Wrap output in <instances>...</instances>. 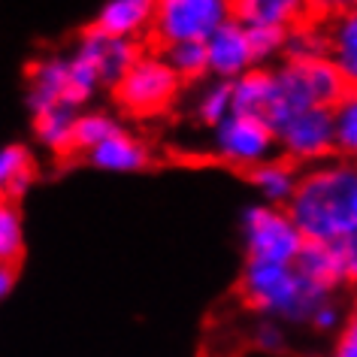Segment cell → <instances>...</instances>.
Listing matches in <instances>:
<instances>
[{
	"label": "cell",
	"instance_id": "obj_1",
	"mask_svg": "<svg viewBox=\"0 0 357 357\" xmlns=\"http://www.w3.org/2000/svg\"><path fill=\"white\" fill-rule=\"evenodd\" d=\"M288 212L309 243H345L357 230V164L339 158L306 167Z\"/></svg>",
	"mask_w": 357,
	"mask_h": 357
},
{
	"label": "cell",
	"instance_id": "obj_2",
	"mask_svg": "<svg viewBox=\"0 0 357 357\" xmlns=\"http://www.w3.org/2000/svg\"><path fill=\"white\" fill-rule=\"evenodd\" d=\"M239 297L261 318L282 324H306L333 294L318 288L297 264H245L239 275Z\"/></svg>",
	"mask_w": 357,
	"mask_h": 357
},
{
	"label": "cell",
	"instance_id": "obj_3",
	"mask_svg": "<svg viewBox=\"0 0 357 357\" xmlns=\"http://www.w3.org/2000/svg\"><path fill=\"white\" fill-rule=\"evenodd\" d=\"M275 85L279 97L270 124L300 109H333L348 91L342 73L330 58H284L275 64Z\"/></svg>",
	"mask_w": 357,
	"mask_h": 357
},
{
	"label": "cell",
	"instance_id": "obj_4",
	"mask_svg": "<svg viewBox=\"0 0 357 357\" xmlns=\"http://www.w3.org/2000/svg\"><path fill=\"white\" fill-rule=\"evenodd\" d=\"M182 79L160 52H142L139 61L124 73L112 88V100L124 115L133 119H155L173 109L182 94Z\"/></svg>",
	"mask_w": 357,
	"mask_h": 357
},
{
	"label": "cell",
	"instance_id": "obj_5",
	"mask_svg": "<svg viewBox=\"0 0 357 357\" xmlns=\"http://www.w3.org/2000/svg\"><path fill=\"white\" fill-rule=\"evenodd\" d=\"M239 239H243L245 264H297L309 239L303 236L288 206L257 200L239 215Z\"/></svg>",
	"mask_w": 357,
	"mask_h": 357
},
{
	"label": "cell",
	"instance_id": "obj_6",
	"mask_svg": "<svg viewBox=\"0 0 357 357\" xmlns=\"http://www.w3.org/2000/svg\"><path fill=\"white\" fill-rule=\"evenodd\" d=\"M234 15V0H160L151 37L160 49L176 43H206Z\"/></svg>",
	"mask_w": 357,
	"mask_h": 357
},
{
	"label": "cell",
	"instance_id": "obj_7",
	"mask_svg": "<svg viewBox=\"0 0 357 357\" xmlns=\"http://www.w3.org/2000/svg\"><path fill=\"white\" fill-rule=\"evenodd\" d=\"M212 155L221 164L252 173L255 167L279 155V137H275L273 124L261 115L234 112L212 130Z\"/></svg>",
	"mask_w": 357,
	"mask_h": 357
},
{
	"label": "cell",
	"instance_id": "obj_8",
	"mask_svg": "<svg viewBox=\"0 0 357 357\" xmlns=\"http://www.w3.org/2000/svg\"><path fill=\"white\" fill-rule=\"evenodd\" d=\"M279 137V155L294 164H324L336 155L333 109H300L273 124Z\"/></svg>",
	"mask_w": 357,
	"mask_h": 357
},
{
	"label": "cell",
	"instance_id": "obj_9",
	"mask_svg": "<svg viewBox=\"0 0 357 357\" xmlns=\"http://www.w3.org/2000/svg\"><path fill=\"white\" fill-rule=\"evenodd\" d=\"M70 52H73L76 58H82L85 64L94 70V76L103 82V88H115V82H119L142 55L139 43L109 37V33H103L97 28H88L82 37L73 43Z\"/></svg>",
	"mask_w": 357,
	"mask_h": 357
},
{
	"label": "cell",
	"instance_id": "obj_10",
	"mask_svg": "<svg viewBox=\"0 0 357 357\" xmlns=\"http://www.w3.org/2000/svg\"><path fill=\"white\" fill-rule=\"evenodd\" d=\"M24 103L31 115L55 109V106H73V73H70V55H43L31 64L24 79Z\"/></svg>",
	"mask_w": 357,
	"mask_h": 357
},
{
	"label": "cell",
	"instance_id": "obj_11",
	"mask_svg": "<svg viewBox=\"0 0 357 357\" xmlns=\"http://www.w3.org/2000/svg\"><path fill=\"white\" fill-rule=\"evenodd\" d=\"M206 55H209V79L234 82V79L257 67V55L252 46V28L239 19H230L225 28H218L206 40Z\"/></svg>",
	"mask_w": 357,
	"mask_h": 357
},
{
	"label": "cell",
	"instance_id": "obj_12",
	"mask_svg": "<svg viewBox=\"0 0 357 357\" xmlns=\"http://www.w3.org/2000/svg\"><path fill=\"white\" fill-rule=\"evenodd\" d=\"M158 6H160V0H103L91 28L109 33V37H119V40L139 43V37L155 31Z\"/></svg>",
	"mask_w": 357,
	"mask_h": 357
},
{
	"label": "cell",
	"instance_id": "obj_13",
	"mask_svg": "<svg viewBox=\"0 0 357 357\" xmlns=\"http://www.w3.org/2000/svg\"><path fill=\"white\" fill-rule=\"evenodd\" d=\"M88 164L100 173H115V176H130V173H142L151 160V151L146 146V139L137 133L119 128L109 139H103L97 149L88 151Z\"/></svg>",
	"mask_w": 357,
	"mask_h": 357
},
{
	"label": "cell",
	"instance_id": "obj_14",
	"mask_svg": "<svg viewBox=\"0 0 357 357\" xmlns=\"http://www.w3.org/2000/svg\"><path fill=\"white\" fill-rule=\"evenodd\" d=\"M234 15L248 28H297L312 15V0H234Z\"/></svg>",
	"mask_w": 357,
	"mask_h": 357
},
{
	"label": "cell",
	"instance_id": "obj_15",
	"mask_svg": "<svg viewBox=\"0 0 357 357\" xmlns=\"http://www.w3.org/2000/svg\"><path fill=\"white\" fill-rule=\"evenodd\" d=\"M297 266L327 294H336L342 284H348L345 257L339 243H306L297 257Z\"/></svg>",
	"mask_w": 357,
	"mask_h": 357
},
{
	"label": "cell",
	"instance_id": "obj_16",
	"mask_svg": "<svg viewBox=\"0 0 357 357\" xmlns=\"http://www.w3.org/2000/svg\"><path fill=\"white\" fill-rule=\"evenodd\" d=\"M275 97H279V85H275V67H255L234 79V103L236 112L261 115L270 121L275 109Z\"/></svg>",
	"mask_w": 357,
	"mask_h": 357
},
{
	"label": "cell",
	"instance_id": "obj_17",
	"mask_svg": "<svg viewBox=\"0 0 357 357\" xmlns=\"http://www.w3.org/2000/svg\"><path fill=\"white\" fill-rule=\"evenodd\" d=\"M324 24H327V58L342 73L345 85L357 91V6Z\"/></svg>",
	"mask_w": 357,
	"mask_h": 357
},
{
	"label": "cell",
	"instance_id": "obj_18",
	"mask_svg": "<svg viewBox=\"0 0 357 357\" xmlns=\"http://www.w3.org/2000/svg\"><path fill=\"white\" fill-rule=\"evenodd\" d=\"M248 176H252L257 200L273 203V206H288L291 197H294V191H297V185H300L297 164L288 160V158H282V155H275L273 160L255 167Z\"/></svg>",
	"mask_w": 357,
	"mask_h": 357
},
{
	"label": "cell",
	"instance_id": "obj_19",
	"mask_svg": "<svg viewBox=\"0 0 357 357\" xmlns=\"http://www.w3.org/2000/svg\"><path fill=\"white\" fill-rule=\"evenodd\" d=\"M37 173L40 164L33 151L24 142H6L0 151V191H3V197L19 203V197H24L33 188Z\"/></svg>",
	"mask_w": 357,
	"mask_h": 357
},
{
	"label": "cell",
	"instance_id": "obj_20",
	"mask_svg": "<svg viewBox=\"0 0 357 357\" xmlns=\"http://www.w3.org/2000/svg\"><path fill=\"white\" fill-rule=\"evenodd\" d=\"M76 115L79 109L73 106H55L33 115V139L40 142V149L58 158L76 151Z\"/></svg>",
	"mask_w": 357,
	"mask_h": 357
},
{
	"label": "cell",
	"instance_id": "obj_21",
	"mask_svg": "<svg viewBox=\"0 0 357 357\" xmlns=\"http://www.w3.org/2000/svg\"><path fill=\"white\" fill-rule=\"evenodd\" d=\"M234 112H236L234 82H225V79H206V82H200L197 94H194V106H191V115L200 128L215 130Z\"/></svg>",
	"mask_w": 357,
	"mask_h": 357
},
{
	"label": "cell",
	"instance_id": "obj_22",
	"mask_svg": "<svg viewBox=\"0 0 357 357\" xmlns=\"http://www.w3.org/2000/svg\"><path fill=\"white\" fill-rule=\"evenodd\" d=\"M164 55L182 82H206L209 79L206 43H176V46L164 49Z\"/></svg>",
	"mask_w": 357,
	"mask_h": 357
},
{
	"label": "cell",
	"instance_id": "obj_23",
	"mask_svg": "<svg viewBox=\"0 0 357 357\" xmlns=\"http://www.w3.org/2000/svg\"><path fill=\"white\" fill-rule=\"evenodd\" d=\"M121 124L115 121L112 112L106 109H79L76 115V151L79 155H88L91 149H97L103 139H109Z\"/></svg>",
	"mask_w": 357,
	"mask_h": 357
},
{
	"label": "cell",
	"instance_id": "obj_24",
	"mask_svg": "<svg viewBox=\"0 0 357 357\" xmlns=\"http://www.w3.org/2000/svg\"><path fill=\"white\" fill-rule=\"evenodd\" d=\"M284 58L303 61V58H327V24L318 19H306L297 28L288 31V46Z\"/></svg>",
	"mask_w": 357,
	"mask_h": 357
},
{
	"label": "cell",
	"instance_id": "obj_25",
	"mask_svg": "<svg viewBox=\"0 0 357 357\" xmlns=\"http://www.w3.org/2000/svg\"><path fill=\"white\" fill-rule=\"evenodd\" d=\"M333 128H336V155L357 164V91L348 88L345 97L333 106Z\"/></svg>",
	"mask_w": 357,
	"mask_h": 357
},
{
	"label": "cell",
	"instance_id": "obj_26",
	"mask_svg": "<svg viewBox=\"0 0 357 357\" xmlns=\"http://www.w3.org/2000/svg\"><path fill=\"white\" fill-rule=\"evenodd\" d=\"M24 252V218L19 203L3 200L0 206V264H15Z\"/></svg>",
	"mask_w": 357,
	"mask_h": 357
},
{
	"label": "cell",
	"instance_id": "obj_27",
	"mask_svg": "<svg viewBox=\"0 0 357 357\" xmlns=\"http://www.w3.org/2000/svg\"><path fill=\"white\" fill-rule=\"evenodd\" d=\"M252 46L257 55V67H275L284 61L288 31L284 28H252Z\"/></svg>",
	"mask_w": 357,
	"mask_h": 357
},
{
	"label": "cell",
	"instance_id": "obj_28",
	"mask_svg": "<svg viewBox=\"0 0 357 357\" xmlns=\"http://www.w3.org/2000/svg\"><path fill=\"white\" fill-rule=\"evenodd\" d=\"M255 345L257 351L264 354H282L284 345H288V336H284V324L273 318H261V324L255 327Z\"/></svg>",
	"mask_w": 357,
	"mask_h": 357
},
{
	"label": "cell",
	"instance_id": "obj_29",
	"mask_svg": "<svg viewBox=\"0 0 357 357\" xmlns=\"http://www.w3.org/2000/svg\"><path fill=\"white\" fill-rule=\"evenodd\" d=\"M345 312H342V306L336 303V297H330V300H324L318 306V312L312 315V321H309V330H315V333H321V336H336L339 333V327L345 324Z\"/></svg>",
	"mask_w": 357,
	"mask_h": 357
},
{
	"label": "cell",
	"instance_id": "obj_30",
	"mask_svg": "<svg viewBox=\"0 0 357 357\" xmlns=\"http://www.w3.org/2000/svg\"><path fill=\"white\" fill-rule=\"evenodd\" d=\"M327 357H357V309L348 312L345 324L333 336V345H330Z\"/></svg>",
	"mask_w": 357,
	"mask_h": 357
},
{
	"label": "cell",
	"instance_id": "obj_31",
	"mask_svg": "<svg viewBox=\"0 0 357 357\" xmlns=\"http://www.w3.org/2000/svg\"><path fill=\"white\" fill-rule=\"evenodd\" d=\"M351 6H357V0H312V15L318 22H330L336 15L348 13Z\"/></svg>",
	"mask_w": 357,
	"mask_h": 357
},
{
	"label": "cell",
	"instance_id": "obj_32",
	"mask_svg": "<svg viewBox=\"0 0 357 357\" xmlns=\"http://www.w3.org/2000/svg\"><path fill=\"white\" fill-rule=\"evenodd\" d=\"M342 245V257H345V275H348V284H357V230L345 239Z\"/></svg>",
	"mask_w": 357,
	"mask_h": 357
},
{
	"label": "cell",
	"instance_id": "obj_33",
	"mask_svg": "<svg viewBox=\"0 0 357 357\" xmlns=\"http://www.w3.org/2000/svg\"><path fill=\"white\" fill-rule=\"evenodd\" d=\"M15 279H19L15 264H0V294H3V297H10V294H13Z\"/></svg>",
	"mask_w": 357,
	"mask_h": 357
}]
</instances>
